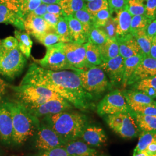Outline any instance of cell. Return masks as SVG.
Here are the masks:
<instances>
[{"label": "cell", "mask_w": 156, "mask_h": 156, "mask_svg": "<svg viewBox=\"0 0 156 156\" xmlns=\"http://www.w3.org/2000/svg\"><path fill=\"white\" fill-rule=\"evenodd\" d=\"M134 90L145 93L156 99V76L140 80L134 84Z\"/></svg>", "instance_id": "cell-28"}, {"label": "cell", "mask_w": 156, "mask_h": 156, "mask_svg": "<svg viewBox=\"0 0 156 156\" xmlns=\"http://www.w3.org/2000/svg\"><path fill=\"white\" fill-rule=\"evenodd\" d=\"M41 0H21L20 13L24 18L37 9L41 4Z\"/></svg>", "instance_id": "cell-40"}, {"label": "cell", "mask_w": 156, "mask_h": 156, "mask_svg": "<svg viewBox=\"0 0 156 156\" xmlns=\"http://www.w3.org/2000/svg\"><path fill=\"white\" fill-rule=\"evenodd\" d=\"M140 132H156V116L144 115L131 111Z\"/></svg>", "instance_id": "cell-26"}, {"label": "cell", "mask_w": 156, "mask_h": 156, "mask_svg": "<svg viewBox=\"0 0 156 156\" xmlns=\"http://www.w3.org/2000/svg\"><path fill=\"white\" fill-rule=\"evenodd\" d=\"M133 156H150V155H149V154H146V153H145L144 152H141V153H138V154H135V155H133Z\"/></svg>", "instance_id": "cell-57"}, {"label": "cell", "mask_w": 156, "mask_h": 156, "mask_svg": "<svg viewBox=\"0 0 156 156\" xmlns=\"http://www.w3.org/2000/svg\"><path fill=\"white\" fill-rule=\"evenodd\" d=\"M24 30L35 37L46 32L53 31L46 22L43 17L35 16L30 13L24 19Z\"/></svg>", "instance_id": "cell-17"}, {"label": "cell", "mask_w": 156, "mask_h": 156, "mask_svg": "<svg viewBox=\"0 0 156 156\" xmlns=\"http://www.w3.org/2000/svg\"><path fill=\"white\" fill-rule=\"evenodd\" d=\"M132 17L129 13L127 6L116 12V16L114 17L116 22V38L130 33Z\"/></svg>", "instance_id": "cell-23"}, {"label": "cell", "mask_w": 156, "mask_h": 156, "mask_svg": "<svg viewBox=\"0 0 156 156\" xmlns=\"http://www.w3.org/2000/svg\"><path fill=\"white\" fill-rule=\"evenodd\" d=\"M36 133L35 147L39 151H48L65 145L60 136L46 123H40Z\"/></svg>", "instance_id": "cell-10"}, {"label": "cell", "mask_w": 156, "mask_h": 156, "mask_svg": "<svg viewBox=\"0 0 156 156\" xmlns=\"http://www.w3.org/2000/svg\"><path fill=\"white\" fill-rule=\"evenodd\" d=\"M154 76H156V59L151 56H146L137 67L128 86L140 80Z\"/></svg>", "instance_id": "cell-16"}, {"label": "cell", "mask_w": 156, "mask_h": 156, "mask_svg": "<svg viewBox=\"0 0 156 156\" xmlns=\"http://www.w3.org/2000/svg\"><path fill=\"white\" fill-rule=\"evenodd\" d=\"M37 156H70L64 146L42 151Z\"/></svg>", "instance_id": "cell-45"}, {"label": "cell", "mask_w": 156, "mask_h": 156, "mask_svg": "<svg viewBox=\"0 0 156 156\" xmlns=\"http://www.w3.org/2000/svg\"><path fill=\"white\" fill-rule=\"evenodd\" d=\"M42 17L46 21V22L47 23L48 25L50 26V28H51L53 31H55L56 26L60 17L48 12H46Z\"/></svg>", "instance_id": "cell-49"}, {"label": "cell", "mask_w": 156, "mask_h": 156, "mask_svg": "<svg viewBox=\"0 0 156 156\" xmlns=\"http://www.w3.org/2000/svg\"><path fill=\"white\" fill-rule=\"evenodd\" d=\"M58 4L64 15L69 16L84 8L85 1L84 0H60Z\"/></svg>", "instance_id": "cell-31"}, {"label": "cell", "mask_w": 156, "mask_h": 156, "mask_svg": "<svg viewBox=\"0 0 156 156\" xmlns=\"http://www.w3.org/2000/svg\"><path fill=\"white\" fill-rule=\"evenodd\" d=\"M124 58L120 55L102 62L99 66L110 79L111 83L113 85L122 83L124 75Z\"/></svg>", "instance_id": "cell-13"}, {"label": "cell", "mask_w": 156, "mask_h": 156, "mask_svg": "<svg viewBox=\"0 0 156 156\" xmlns=\"http://www.w3.org/2000/svg\"><path fill=\"white\" fill-rule=\"evenodd\" d=\"M35 38L46 47L60 42V37L55 31L46 32L35 37Z\"/></svg>", "instance_id": "cell-37"}, {"label": "cell", "mask_w": 156, "mask_h": 156, "mask_svg": "<svg viewBox=\"0 0 156 156\" xmlns=\"http://www.w3.org/2000/svg\"><path fill=\"white\" fill-rule=\"evenodd\" d=\"M4 49L3 48V46L2 45V40L0 39V60L2 57V55L4 54Z\"/></svg>", "instance_id": "cell-56"}, {"label": "cell", "mask_w": 156, "mask_h": 156, "mask_svg": "<svg viewBox=\"0 0 156 156\" xmlns=\"http://www.w3.org/2000/svg\"><path fill=\"white\" fill-rule=\"evenodd\" d=\"M4 104L11 114L13 122V144L22 145L36 133L39 119L33 115L20 101H6Z\"/></svg>", "instance_id": "cell-3"}, {"label": "cell", "mask_w": 156, "mask_h": 156, "mask_svg": "<svg viewBox=\"0 0 156 156\" xmlns=\"http://www.w3.org/2000/svg\"><path fill=\"white\" fill-rule=\"evenodd\" d=\"M26 62V57L19 48L4 50L0 60V74L6 78L13 79L22 72Z\"/></svg>", "instance_id": "cell-8"}, {"label": "cell", "mask_w": 156, "mask_h": 156, "mask_svg": "<svg viewBox=\"0 0 156 156\" xmlns=\"http://www.w3.org/2000/svg\"><path fill=\"white\" fill-rule=\"evenodd\" d=\"M63 46L64 43L58 42L46 47L45 56L42 59L37 60L40 67L55 71L68 69L73 71L67 61Z\"/></svg>", "instance_id": "cell-7"}, {"label": "cell", "mask_w": 156, "mask_h": 156, "mask_svg": "<svg viewBox=\"0 0 156 156\" xmlns=\"http://www.w3.org/2000/svg\"><path fill=\"white\" fill-rule=\"evenodd\" d=\"M47 12L55 14L58 16L62 17L65 16L62 12V8L58 3L47 5Z\"/></svg>", "instance_id": "cell-50"}, {"label": "cell", "mask_w": 156, "mask_h": 156, "mask_svg": "<svg viewBox=\"0 0 156 156\" xmlns=\"http://www.w3.org/2000/svg\"><path fill=\"white\" fill-rule=\"evenodd\" d=\"M26 107L33 115L39 119V117H45L62 112L67 111L72 109L73 106L69 102L61 97L51 99L37 106Z\"/></svg>", "instance_id": "cell-11"}, {"label": "cell", "mask_w": 156, "mask_h": 156, "mask_svg": "<svg viewBox=\"0 0 156 156\" xmlns=\"http://www.w3.org/2000/svg\"><path fill=\"white\" fill-rule=\"evenodd\" d=\"M86 60L90 66H99L102 62L100 51L97 45L88 41L85 44Z\"/></svg>", "instance_id": "cell-30"}, {"label": "cell", "mask_w": 156, "mask_h": 156, "mask_svg": "<svg viewBox=\"0 0 156 156\" xmlns=\"http://www.w3.org/2000/svg\"><path fill=\"white\" fill-rule=\"evenodd\" d=\"M70 156H98L97 151L87 145L83 140H76L64 145Z\"/></svg>", "instance_id": "cell-21"}, {"label": "cell", "mask_w": 156, "mask_h": 156, "mask_svg": "<svg viewBox=\"0 0 156 156\" xmlns=\"http://www.w3.org/2000/svg\"><path fill=\"white\" fill-rule=\"evenodd\" d=\"M100 28L105 33L108 38L116 39V22L114 17H111L106 24Z\"/></svg>", "instance_id": "cell-42"}, {"label": "cell", "mask_w": 156, "mask_h": 156, "mask_svg": "<svg viewBox=\"0 0 156 156\" xmlns=\"http://www.w3.org/2000/svg\"><path fill=\"white\" fill-rule=\"evenodd\" d=\"M68 26L71 42L86 44L89 41L88 36L84 31L82 24L73 15L64 16Z\"/></svg>", "instance_id": "cell-20"}, {"label": "cell", "mask_w": 156, "mask_h": 156, "mask_svg": "<svg viewBox=\"0 0 156 156\" xmlns=\"http://www.w3.org/2000/svg\"><path fill=\"white\" fill-rule=\"evenodd\" d=\"M97 111L99 116L104 117L120 112H131V109L123 92L116 89L104 96L98 103Z\"/></svg>", "instance_id": "cell-9"}, {"label": "cell", "mask_w": 156, "mask_h": 156, "mask_svg": "<svg viewBox=\"0 0 156 156\" xmlns=\"http://www.w3.org/2000/svg\"><path fill=\"white\" fill-rule=\"evenodd\" d=\"M98 46L102 62H106L119 55V48L116 39L108 38L104 44Z\"/></svg>", "instance_id": "cell-27"}, {"label": "cell", "mask_w": 156, "mask_h": 156, "mask_svg": "<svg viewBox=\"0 0 156 156\" xmlns=\"http://www.w3.org/2000/svg\"><path fill=\"white\" fill-rule=\"evenodd\" d=\"M0 23L11 24L21 30H24V19L20 15L9 9L0 2Z\"/></svg>", "instance_id": "cell-22"}, {"label": "cell", "mask_w": 156, "mask_h": 156, "mask_svg": "<svg viewBox=\"0 0 156 156\" xmlns=\"http://www.w3.org/2000/svg\"><path fill=\"white\" fill-rule=\"evenodd\" d=\"M8 84L1 78H0V99L5 94Z\"/></svg>", "instance_id": "cell-54"}, {"label": "cell", "mask_w": 156, "mask_h": 156, "mask_svg": "<svg viewBox=\"0 0 156 156\" xmlns=\"http://www.w3.org/2000/svg\"><path fill=\"white\" fill-rule=\"evenodd\" d=\"M60 0H41L42 3L46 4L47 5L51 4H58L59 3Z\"/></svg>", "instance_id": "cell-55"}, {"label": "cell", "mask_w": 156, "mask_h": 156, "mask_svg": "<svg viewBox=\"0 0 156 156\" xmlns=\"http://www.w3.org/2000/svg\"><path fill=\"white\" fill-rule=\"evenodd\" d=\"M156 0H145V15L148 19H156Z\"/></svg>", "instance_id": "cell-44"}, {"label": "cell", "mask_w": 156, "mask_h": 156, "mask_svg": "<svg viewBox=\"0 0 156 156\" xmlns=\"http://www.w3.org/2000/svg\"><path fill=\"white\" fill-rule=\"evenodd\" d=\"M149 56L156 59V36L154 37L152 39Z\"/></svg>", "instance_id": "cell-53"}, {"label": "cell", "mask_w": 156, "mask_h": 156, "mask_svg": "<svg viewBox=\"0 0 156 156\" xmlns=\"http://www.w3.org/2000/svg\"><path fill=\"white\" fill-rule=\"evenodd\" d=\"M140 47L141 53L146 57L149 56L153 38L147 35L145 30H140L133 35Z\"/></svg>", "instance_id": "cell-32"}, {"label": "cell", "mask_w": 156, "mask_h": 156, "mask_svg": "<svg viewBox=\"0 0 156 156\" xmlns=\"http://www.w3.org/2000/svg\"><path fill=\"white\" fill-rule=\"evenodd\" d=\"M44 120L65 144L79 138L89 124L88 118L85 115L75 112H62L45 116Z\"/></svg>", "instance_id": "cell-2"}, {"label": "cell", "mask_w": 156, "mask_h": 156, "mask_svg": "<svg viewBox=\"0 0 156 156\" xmlns=\"http://www.w3.org/2000/svg\"><path fill=\"white\" fill-rule=\"evenodd\" d=\"M106 124L116 134L124 139H133L138 136L140 131L131 111L104 116Z\"/></svg>", "instance_id": "cell-6"}, {"label": "cell", "mask_w": 156, "mask_h": 156, "mask_svg": "<svg viewBox=\"0 0 156 156\" xmlns=\"http://www.w3.org/2000/svg\"><path fill=\"white\" fill-rule=\"evenodd\" d=\"M0 2L7 6L9 9L21 16L20 13L21 0H0Z\"/></svg>", "instance_id": "cell-48"}, {"label": "cell", "mask_w": 156, "mask_h": 156, "mask_svg": "<svg viewBox=\"0 0 156 156\" xmlns=\"http://www.w3.org/2000/svg\"><path fill=\"white\" fill-rule=\"evenodd\" d=\"M82 86L87 92L93 95H100L110 89L111 84L105 73L100 66L78 69L76 71Z\"/></svg>", "instance_id": "cell-5"}, {"label": "cell", "mask_w": 156, "mask_h": 156, "mask_svg": "<svg viewBox=\"0 0 156 156\" xmlns=\"http://www.w3.org/2000/svg\"><path fill=\"white\" fill-rule=\"evenodd\" d=\"M116 41L119 45V55L124 59L142 54L135 37L131 34L117 37Z\"/></svg>", "instance_id": "cell-19"}, {"label": "cell", "mask_w": 156, "mask_h": 156, "mask_svg": "<svg viewBox=\"0 0 156 156\" xmlns=\"http://www.w3.org/2000/svg\"><path fill=\"white\" fill-rule=\"evenodd\" d=\"M20 84L46 87L80 110L89 109L93 105V96L84 89L78 73L75 71H51L34 63L30 66Z\"/></svg>", "instance_id": "cell-1"}, {"label": "cell", "mask_w": 156, "mask_h": 156, "mask_svg": "<svg viewBox=\"0 0 156 156\" xmlns=\"http://www.w3.org/2000/svg\"><path fill=\"white\" fill-rule=\"evenodd\" d=\"M63 48L69 64L73 71L92 67L86 60L85 44H78L73 42L64 43Z\"/></svg>", "instance_id": "cell-12"}, {"label": "cell", "mask_w": 156, "mask_h": 156, "mask_svg": "<svg viewBox=\"0 0 156 156\" xmlns=\"http://www.w3.org/2000/svg\"><path fill=\"white\" fill-rule=\"evenodd\" d=\"M112 12L109 8L101 10L93 17V27L101 28L107 22L108 19L112 16Z\"/></svg>", "instance_id": "cell-41"}, {"label": "cell", "mask_w": 156, "mask_h": 156, "mask_svg": "<svg viewBox=\"0 0 156 156\" xmlns=\"http://www.w3.org/2000/svg\"><path fill=\"white\" fill-rule=\"evenodd\" d=\"M155 105H156V99H155Z\"/></svg>", "instance_id": "cell-60"}, {"label": "cell", "mask_w": 156, "mask_h": 156, "mask_svg": "<svg viewBox=\"0 0 156 156\" xmlns=\"http://www.w3.org/2000/svg\"><path fill=\"white\" fill-rule=\"evenodd\" d=\"M145 56L142 54L132 56L124 59V75L122 80V86L124 88L128 86V83L133 77L140 62Z\"/></svg>", "instance_id": "cell-25"}, {"label": "cell", "mask_w": 156, "mask_h": 156, "mask_svg": "<svg viewBox=\"0 0 156 156\" xmlns=\"http://www.w3.org/2000/svg\"><path fill=\"white\" fill-rule=\"evenodd\" d=\"M12 89L19 101L26 106H37L51 99L62 97L55 91L34 84H19Z\"/></svg>", "instance_id": "cell-4"}, {"label": "cell", "mask_w": 156, "mask_h": 156, "mask_svg": "<svg viewBox=\"0 0 156 156\" xmlns=\"http://www.w3.org/2000/svg\"><path fill=\"white\" fill-rule=\"evenodd\" d=\"M85 1V2H90V1H93V0H84Z\"/></svg>", "instance_id": "cell-58"}, {"label": "cell", "mask_w": 156, "mask_h": 156, "mask_svg": "<svg viewBox=\"0 0 156 156\" xmlns=\"http://www.w3.org/2000/svg\"><path fill=\"white\" fill-rule=\"evenodd\" d=\"M151 21L145 15H136L132 17L129 33L134 35L139 31L146 30V28Z\"/></svg>", "instance_id": "cell-33"}, {"label": "cell", "mask_w": 156, "mask_h": 156, "mask_svg": "<svg viewBox=\"0 0 156 156\" xmlns=\"http://www.w3.org/2000/svg\"><path fill=\"white\" fill-rule=\"evenodd\" d=\"M146 33L151 38L156 36V19L152 20L146 28Z\"/></svg>", "instance_id": "cell-51"}, {"label": "cell", "mask_w": 156, "mask_h": 156, "mask_svg": "<svg viewBox=\"0 0 156 156\" xmlns=\"http://www.w3.org/2000/svg\"><path fill=\"white\" fill-rule=\"evenodd\" d=\"M123 94L128 106L155 104V100L138 90H125Z\"/></svg>", "instance_id": "cell-24"}, {"label": "cell", "mask_w": 156, "mask_h": 156, "mask_svg": "<svg viewBox=\"0 0 156 156\" xmlns=\"http://www.w3.org/2000/svg\"><path fill=\"white\" fill-rule=\"evenodd\" d=\"M108 39L105 33L100 28L93 27L88 34L89 41L97 46L104 44Z\"/></svg>", "instance_id": "cell-36"}, {"label": "cell", "mask_w": 156, "mask_h": 156, "mask_svg": "<svg viewBox=\"0 0 156 156\" xmlns=\"http://www.w3.org/2000/svg\"><path fill=\"white\" fill-rule=\"evenodd\" d=\"M64 16L60 17L59 20L56 26L55 31L60 37V42L67 43L71 42V38L68 23Z\"/></svg>", "instance_id": "cell-35"}, {"label": "cell", "mask_w": 156, "mask_h": 156, "mask_svg": "<svg viewBox=\"0 0 156 156\" xmlns=\"http://www.w3.org/2000/svg\"><path fill=\"white\" fill-rule=\"evenodd\" d=\"M141 152L156 156V132H140L138 142L134 149L133 155Z\"/></svg>", "instance_id": "cell-18"}, {"label": "cell", "mask_w": 156, "mask_h": 156, "mask_svg": "<svg viewBox=\"0 0 156 156\" xmlns=\"http://www.w3.org/2000/svg\"><path fill=\"white\" fill-rule=\"evenodd\" d=\"M14 34L15 37L19 43V49L23 55L28 58L31 56L33 46V41L30 38V35L27 33H23L18 30H16Z\"/></svg>", "instance_id": "cell-29"}, {"label": "cell", "mask_w": 156, "mask_h": 156, "mask_svg": "<svg viewBox=\"0 0 156 156\" xmlns=\"http://www.w3.org/2000/svg\"><path fill=\"white\" fill-rule=\"evenodd\" d=\"M0 141L5 145L13 143L12 118L4 102L0 103Z\"/></svg>", "instance_id": "cell-14"}, {"label": "cell", "mask_w": 156, "mask_h": 156, "mask_svg": "<svg viewBox=\"0 0 156 156\" xmlns=\"http://www.w3.org/2000/svg\"><path fill=\"white\" fill-rule=\"evenodd\" d=\"M87 145L92 147H100L107 141L108 137L103 128L95 124H88L80 137Z\"/></svg>", "instance_id": "cell-15"}, {"label": "cell", "mask_w": 156, "mask_h": 156, "mask_svg": "<svg viewBox=\"0 0 156 156\" xmlns=\"http://www.w3.org/2000/svg\"><path fill=\"white\" fill-rule=\"evenodd\" d=\"M108 3L109 9L112 13L113 12L119 11L123 8H125L127 5L128 0H107Z\"/></svg>", "instance_id": "cell-46"}, {"label": "cell", "mask_w": 156, "mask_h": 156, "mask_svg": "<svg viewBox=\"0 0 156 156\" xmlns=\"http://www.w3.org/2000/svg\"><path fill=\"white\" fill-rule=\"evenodd\" d=\"M2 45L4 50H11L19 48L18 41L13 37H8L2 39Z\"/></svg>", "instance_id": "cell-47"}, {"label": "cell", "mask_w": 156, "mask_h": 156, "mask_svg": "<svg viewBox=\"0 0 156 156\" xmlns=\"http://www.w3.org/2000/svg\"><path fill=\"white\" fill-rule=\"evenodd\" d=\"M129 108L131 111L139 114L156 116V106L155 104L135 105L129 106Z\"/></svg>", "instance_id": "cell-43"}, {"label": "cell", "mask_w": 156, "mask_h": 156, "mask_svg": "<svg viewBox=\"0 0 156 156\" xmlns=\"http://www.w3.org/2000/svg\"><path fill=\"white\" fill-rule=\"evenodd\" d=\"M73 16L75 17L82 24L84 31L88 36L90 29L93 27V16L85 8L75 12L73 15Z\"/></svg>", "instance_id": "cell-34"}, {"label": "cell", "mask_w": 156, "mask_h": 156, "mask_svg": "<svg viewBox=\"0 0 156 156\" xmlns=\"http://www.w3.org/2000/svg\"><path fill=\"white\" fill-rule=\"evenodd\" d=\"M127 8L132 16L145 15V0H128Z\"/></svg>", "instance_id": "cell-38"}, {"label": "cell", "mask_w": 156, "mask_h": 156, "mask_svg": "<svg viewBox=\"0 0 156 156\" xmlns=\"http://www.w3.org/2000/svg\"><path fill=\"white\" fill-rule=\"evenodd\" d=\"M0 156H2V151L1 150V149H0Z\"/></svg>", "instance_id": "cell-59"}, {"label": "cell", "mask_w": 156, "mask_h": 156, "mask_svg": "<svg viewBox=\"0 0 156 156\" xmlns=\"http://www.w3.org/2000/svg\"></svg>", "instance_id": "cell-61"}, {"label": "cell", "mask_w": 156, "mask_h": 156, "mask_svg": "<svg viewBox=\"0 0 156 156\" xmlns=\"http://www.w3.org/2000/svg\"><path fill=\"white\" fill-rule=\"evenodd\" d=\"M108 8L109 7L107 0H93L85 2L84 5V8L93 17L101 10Z\"/></svg>", "instance_id": "cell-39"}, {"label": "cell", "mask_w": 156, "mask_h": 156, "mask_svg": "<svg viewBox=\"0 0 156 156\" xmlns=\"http://www.w3.org/2000/svg\"><path fill=\"white\" fill-rule=\"evenodd\" d=\"M46 12H47V4L42 3L37 9H35L33 12H32L30 13L35 16L42 17Z\"/></svg>", "instance_id": "cell-52"}]
</instances>
